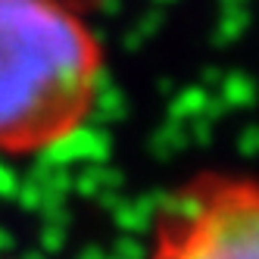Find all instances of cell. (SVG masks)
<instances>
[{
    "label": "cell",
    "mask_w": 259,
    "mask_h": 259,
    "mask_svg": "<svg viewBox=\"0 0 259 259\" xmlns=\"http://www.w3.org/2000/svg\"><path fill=\"white\" fill-rule=\"evenodd\" d=\"M72 0H0V156L75 141L97 109L106 57Z\"/></svg>",
    "instance_id": "cell-1"
},
{
    "label": "cell",
    "mask_w": 259,
    "mask_h": 259,
    "mask_svg": "<svg viewBox=\"0 0 259 259\" xmlns=\"http://www.w3.org/2000/svg\"><path fill=\"white\" fill-rule=\"evenodd\" d=\"M150 259H259V178L203 172L153 222Z\"/></svg>",
    "instance_id": "cell-2"
},
{
    "label": "cell",
    "mask_w": 259,
    "mask_h": 259,
    "mask_svg": "<svg viewBox=\"0 0 259 259\" xmlns=\"http://www.w3.org/2000/svg\"><path fill=\"white\" fill-rule=\"evenodd\" d=\"M72 4H78L81 10H91V7H97V4H100V0H72Z\"/></svg>",
    "instance_id": "cell-3"
}]
</instances>
